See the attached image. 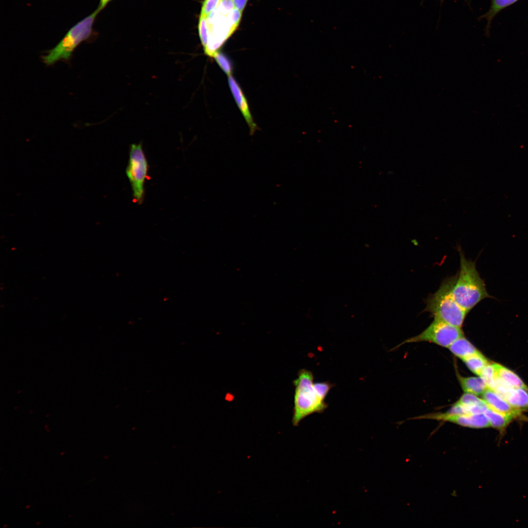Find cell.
Listing matches in <instances>:
<instances>
[{"mask_svg": "<svg viewBox=\"0 0 528 528\" xmlns=\"http://www.w3.org/2000/svg\"><path fill=\"white\" fill-rule=\"evenodd\" d=\"M458 250L460 268L452 293L457 303L468 313L484 299H496L487 292L484 282L476 269L475 262L465 258L460 246Z\"/></svg>", "mask_w": 528, "mask_h": 528, "instance_id": "cell-1", "label": "cell"}, {"mask_svg": "<svg viewBox=\"0 0 528 528\" xmlns=\"http://www.w3.org/2000/svg\"><path fill=\"white\" fill-rule=\"evenodd\" d=\"M462 360L471 372L479 376L483 369L490 363L480 352L467 356Z\"/></svg>", "mask_w": 528, "mask_h": 528, "instance_id": "cell-14", "label": "cell"}, {"mask_svg": "<svg viewBox=\"0 0 528 528\" xmlns=\"http://www.w3.org/2000/svg\"><path fill=\"white\" fill-rule=\"evenodd\" d=\"M221 0H204L203 1L200 16L207 17L215 10L219 5Z\"/></svg>", "mask_w": 528, "mask_h": 528, "instance_id": "cell-21", "label": "cell"}, {"mask_svg": "<svg viewBox=\"0 0 528 528\" xmlns=\"http://www.w3.org/2000/svg\"><path fill=\"white\" fill-rule=\"evenodd\" d=\"M228 84L237 105L247 122L250 135H253L258 129L250 112L246 99L236 80L231 75L228 76Z\"/></svg>", "mask_w": 528, "mask_h": 528, "instance_id": "cell-8", "label": "cell"}, {"mask_svg": "<svg viewBox=\"0 0 528 528\" xmlns=\"http://www.w3.org/2000/svg\"><path fill=\"white\" fill-rule=\"evenodd\" d=\"M463 336V332L461 328L434 319L422 332L408 338L401 344L428 342L448 348L456 340Z\"/></svg>", "mask_w": 528, "mask_h": 528, "instance_id": "cell-6", "label": "cell"}, {"mask_svg": "<svg viewBox=\"0 0 528 528\" xmlns=\"http://www.w3.org/2000/svg\"><path fill=\"white\" fill-rule=\"evenodd\" d=\"M487 417L490 426L499 430L504 429L514 418L488 408L484 413Z\"/></svg>", "mask_w": 528, "mask_h": 528, "instance_id": "cell-15", "label": "cell"}, {"mask_svg": "<svg viewBox=\"0 0 528 528\" xmlns=\"http://www.w3.org/2000/svg\"><path fill=\"white\" fill-rule=\"evenodd\" d=\"M528 391L522 388H508L500 396L512 407L521 411L528 409Z\"/></svg>", "mask_w": 528, "mask_h": 528, "instance_id": "cell-10", "label": "cell"}, {"mask_svg": "<svg viewBox=\"0 0 528 528\" xmlns=\"http://www.w3.org/2000/svg\"><path fill=\"white\" fill-rule=\"evenodd\" d=\"M483 401V399L478 397L477 396L465 393L456 402L463 406L470 413L469 409Z\"/></svg>", "mask_w": 528, "mask_h": 528, "instance_id": "cell-20", "label": "cell"}, {"mask_svg": "<svg viewBox=\"0 0 528 528\" xmlns=\"http://www.w3.org/2000/svg\"><path fill=\"white\" fill-rule=\"evenodd\" d=\"M448 348L454 355L462 360L479 352L464 336L456 340Z\"/></svg>", "mask_w": 528, "mask_h": 528, "instance_id": "cell-13", "label": "cell"}, {"mask_svg": "<svg viewBox=\"0 0 528 528\" xmlns=\"http://www.w3.org/2000/svg\"><path fill=\"white\" fill-rule=\"evenodd\" d=\"M148 168L142 143L132 144L126 173L132 187L133 199L138 204L141 203L144 198V184Z\"/></svg>", "mask_w": 528, "mask_h": 528, "instance_id": "cell-5", "label": "cell"}, {"mask_svg": "<svg viewBox=\"0 0 528 528\" xmlns=\"http://www.w3.org/2000/svg\"><path fill=\"white\" fill-rule=\"evenodd\" d=\"M198 29L199 38L204 49L208 44L209 36V27L206 17L200 16Z\"/></svg>", "mask_w": 528, "mask_h": 528, "instance_id": "cell-19", "label": "cell"}, {"mask_svg": "<svg viewBox=\"0 0 528 528\" xmlns=\"http://www.w3.org/2000/svg\"><path fill=\"white\" fill-rule=\"evenodd\" d=\"M479 376L484 379L488 388L494 389L497 375L493 363L487 364L483 369Z\"/></svg>", "mask_w": 528, "mask_h": 528, "instance_id": "cell-17", "label": "cell"}, {"mask_svg": "<svg viewBox=\"0 0 528 528\" xmlns=\"http://www.w3.org/2000/svg\"><path fill=\"white\" fill-rule=\"evenodd\" d=\"M518 0H491V5L489 11L482 18H485L490 24L493 17L504 8L513 4Z\"/></svg>", "mask_w": 528, "mask_h": 528, "instance_id": "cell-16", "label": "cell"}, {"mask_svg": "<svg viewBox=\"0 0 528 528\" xmlns=\"http://www.w3.org/2000/svg\"><path fill=\"white\" fill-rule=\"evenodd\" d=\"M482 396L483 399L491 409L514 417L520 414L521 410L512 407L493 389L487 388Z\"/></svg>", "mask_w": 528, "mask_h": 528, "instance_id": "cell-9", "label": "cell"}, {"mask_svg": "<svg viewBox=\"0 0 528 528\" xmlns=\"http://www.w3.org/2000/svg\"><path fill=\"white\" fill-rule=\"evenodd\" d=\"M497 375L513 388H522L528 391V387L513 371L501 364L493 363Z\"/></svg>", "mask_w": 528, "mask_h": 528, "instance_id": "cell-12", "label": "cell"}, {"mask_svg": "<svg viewBox=\"0 0 528 528\" xmlns=\"http://www.w3.org/2000/svg\"><path fill=\"white\" fill-rule=\"evenodd\" d=\"M313 380L312 372L302 369L293 381L295 390L292 422L295 426L307 416L321 413L327 407L326 397L319 393Z\"/></svg>", "mask_w": 528, "mask_h": 528, "instance_id": "cell-3", "label": "cell"}, {"mask_svg": "<svg viewBox=\"0 0 528 528\" xmlns=\"http://www.w3.org/2000/svg\"><path fill=\"white\" fill-rule=\"evenodd\" d=\"M457 277V274L446 278L442 282L437 291L426 299V306L422 312H429L434 319L461 328L468 313L457 303L452 295Z\"/></svg>", "mask_w": 528, "mask_h": 528, "instance_id": "cell-2", "label": "cell"}, {"mask_svg": "<svg viewBox=\"0 0 528 528\" xmlns=\"http://www.w3.org/2000/svg\"><path fill=\"white\" fill-rule=\"evenodd\" d=\"M458 377L462 389L466 393L482 395L488 388L484 379L480 376L463 377L458 375Z\"/></svg>", "mask_w": 528, "mask_h": 528, "instance_id": "cell-11", "label": "cell"}, {"mask_svg": "<svg viewBox=\"0 0 528 528\" xmlns=\"http://www.w3.org/2000/svg\"><path fill=\"white\" fill-rule=\"evenodd\" d=\"M98 12L96 9L70 29L54 48L42 56L44 63L49 66L60 60H69L75 48L81 42L89 38L94 21Z\"/></svg>", "mask_w": 528, "mask_h": 528, "instance_id": "cell-4", "label": "cell"}, {"mask_svg": "<svg viewBox=\"0 0 528 528\" xmlns=\"http://www.w3.org/2000/svg\"><path fill=\"white\" fill-rule=\"evenodd\" d=\"M419 418L448 421L470 428H481L490 426L489 422L484 413L450 415L446 413H438L424 415L420 417Z\"/></svg>", "mask_w": 528, "mask_h": 528, "instance_id": "cell-7", "label": "cell"}, {"mask_svg": "<svg viewBox=\"0 0 528 528\" xmlns=\"http://www.w3.org/2000/svg\"><path fill=\"white\" fill-rule=\"evenodd\" d=\"M248 0H233L235 8L242 12Z\"/></svg>", "mask_w": 528, "mask_h": 528, "instance_id": "cell-22", "label": "cell"}, {"mask_svg": "<svg viewBox=\"0 0 528 528\" xmlns=\"http://www.w3.org/2000/svg\"><path fill=\"white\" fill-rule=\"evenodd\" d=\"M213 58L226 74L228 76H231L233 71V66L230 60L219 51L216 52Z\"/></svg>", "mask_w": 528, "mask_h": 528, "instance_id": "cell-18", "label": "cell"}]
</instances>
